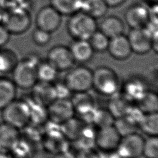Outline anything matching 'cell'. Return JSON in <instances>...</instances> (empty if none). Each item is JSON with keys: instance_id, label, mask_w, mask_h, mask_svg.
<instances>
[{"instance_id": "7a4b0ae2", "label": "cell", "mask_w": 158, "mask_h": 158, "mask_svg": "<svg viewBox=\"0 0 158 158\" xmlns=\"http://www.w3.org/2000/svg\"><path fill=\"white\" fill-rule=\"evenodd\" d=\"M96 20L80 10L71 15L67 22V30L74 40H88L98 30Z\"/></svg>"}, {"instance_id": "ba28073f", "label": "cell", "mask_w": 158, "mask_h": 158, "mask_svg": "<svg viewBox=\"0 0 158 158\" xmlns=\"http://www.w3.org/2000/svg\"><path fill=\"white\" fill-rule=\"evenodd\" d=\"M144 139L136 133L123 136L117 147L120 158H138L143 155Z\"/></svg>"}, {"instance_id": "e0dca14e", "label": "cell", "mask_w": 158, "mask_h": 158, "mask_svg": "<svg viewBox=\"0 0 158 158\" xmlns=\"http://www.w3.org/2000/svg\"><path fill=\"white\" fill-rule=\"evenodd\" d=\"M20 138L19 129L4 122L0 123V152L8 153Z\"/></svg>"}, {"instance_id": "d4e9b609", "label": "cell", "mask_w": 158, "mask_h": 158, "mask_svg": "<svg viewBox=\"0 0 158 158\" xmlns=\"http://www.w3.org/2000/svg\"><path fill=\"white\" fill-rule=\"evenodd\" d=\"M19 59L15 52L11 49H0V74L11 73Z\"/></svg>"}, {"instance_id": "2e32d148", "label": "cell", "mask_w": 158, "mask_h": 158, "mask_svg": "<svg viewBox=\"0 0 158 158\" xmlns=\"http://www.w3.org/2000/svg\"><path fill=\"white\" fill-rule=\"evenodd\" d=\"M36 84L32 88L33 101L43 106H49L56 99L54 85L49 83L41 82Z\"/></svg>"}, {"instance_id": "74e56055", "label": "cell", "mask_w": 158, "mask_h": 158, "mask_svg": "<svg viewBox=\"0 0 158 158\" xmlns=\"http://www.w3.org/2000/svg\"><path fill=\"white\" fill-rule=\"evenodd\" d=\"M10 37V33L2 23H0V48L5 46L7 43Z\"/></svg>"}, {"instance_id": "6da1fadb", "label": "cell", "mask_w": 158, "mask_h": 158, "mask_svg": "<svg viewBox=\"0 0 158 158\" xmlns=\"http://www.w3.org/2000/svg\"><path fill=\"white\" fill-rule=\"evenodd\" d=\"M1 23L10 34L19 35L29 29L31 24V17L24 7L13 5L3 11Z\"/></svg>"}, {"instance_id": "4dcf8cb0", "label": "cell", "mask_w": 158, "mask_h": 158, "mask_svg": "<svg viewBox=\"0 0 158 158\" xmlns=\"http://www.w3.org/2000/svg\"><path fill=\"white\" fill-rule=\"evenodd\" d=\"M110 39L98 29L92 35L88 40L94 52H102L108 48Z\"/></svg>"}, {"instance_id": "ee69618b", "label": "cell", "mask_w": 158, "mask_h": 158, "mask_svg": "<svg viewBox=\"0 0 158 158\" xmlns=\"http://www.w3.org/2000/svg\"><path fill=\"white\" fill-rule=\"evenodd\" d=\"M3 10L0 8V23H1L2 21V14H3Z\"/></svg>"}, {"instance_id": "cb8c5ba5", "label": "cell", "mask_w": 158, "mask_h": 158, "mask_svg": "<svg viewBox=\"0 0 158 158\" xmlns=\"http://www.w3.org/2000/svg\"><path fill=\"white\" fill-rule=\"evenodd\" d=\"M59 71L47 60L38 62L37 65V77L38 81L51 83L57 77Z\"/></svg>"}, {"instance_id": "e575fe53", "label": "cell", "mask_w": 158, "mask_h": 158, "mask_svg": "<svg viewBox=\"0 0 158 158\" xmlns=\"http://www.w3.org/2000/svg\"><path fill=\"white\" fill-rule=\"evenodd\" d=\"M143 155L146 158H157L158 156V139L157 136H150L144 140Z\"/></svg>"}, {"instance_id": "f546056e", "label": "cell", "mask_w": 158, "mask_h": 158, "mask_svg": "<svg viewBox=\"0 0 158 158\" xmlns=\"http://www.w3.org/2000/svg\"><path fill=\"white\" fill-rule=\"evenodd\" d=\"M130 107L128 100L125 97L115 96L110 102L109 111L114 118H119L126 114Z\"/></svg>"}, {"instance_id": "ffe728a7", "label": "cell", "mask_w": 158, "mask_h": 158, "mask_svg": "<svg viewBox=\"0 0 158 158\" xmlns=\"http://www.w3.org/2000/svg\"><path fill=\"white\" fill-rule=\"evenodd\" d=\"M71 102L74 110L81 115L96 109L94 98L88 91L75 93Z\"/></svg>"}, {"instance_id": "d6a6232c", "label": "cell", "mask_w": 158, "mask_h": 158, "mask_svg": "<svg viewBox=\"0 0 158 158\" xmlns=\"http://www.w3.org/2000/svg\"><path fill=\"white\" fill-rule=\"evenodd\" d=\"M30 153L28 143L21 138L14 144L8 152L11 158H28Z\"/></svg>"}, {"instance_id": "7bdbcfd3", "label": "cell", "mask_w": 158, "mask_h": 158, "mask_svg": "<svg viewBox=\"0 0 158 158\" xmlns=\"http://www.w3.org/2000/svg\"><path fill=\"white\" fill-rule=\"evenodd\" d=\"M12 1L17 3H23V2H25L28 1V0H12Z\"/></svg>"}, {"instance_id": "8992f818", "label": "cell", "mask_w": 158, "mask_h": 158, "mask_svg": "<svg viewBox=\"0 0 158 158\" xmlns=\"http://www.w3.org/2000/svg\"><path fill=\"white\" fill-rule=\"evenodd\" d=\"M133 52L143 55L157 48V31L152 32L147 27L131 28L127 36Z\"/></svg>"}, {"instance_id": "3957f363", "label": "cell", "mask_w": 158, "mask_h": 158, "mask_svg": "<svg viewBox=\"0 0 158 158\" xmlns=\"http://www.w3.org/2000/svg\"><path fill=\"white\" fill-rule=\"evenodd\" d=\"M38 62L32 57L19 60L12 71V80L17 88L24 89L32 88L37 82Z\"/></svg>"}, {"instance_id": "836d02e7", "label": "cell", "mask_w": 158, "mask_h": 158, "mask_svg": "<svg viewBox=\"0 0 158 158\" xmlns=\"http://www.w3.org/2000/svg\"><path fill=\"white\" fill-rule=\"evenodd\" d=\"M114 117L109 110L96 109L93 119V123L100 128L113 125Z\"/></svg>"}, {"instance_id": "60d3db41", "label": "cell", "mask_w": 158, "mask_h": 158, "mask_svg": "<svg viewBox=\"0 0 158 158\" xmlns=\"http://www.w3.org/2000/svg\"><path fill=\"white\" fill-rule=\"evenodd\" d=\"M56 158H77L72 152L64 151L59 152Z\"/></svg>"}, {"instance_id": "277c9868", "label": "cell", "mask_w": 158, "mask_h": 158, "mask_svg": "<svg viewBox=\"0 0 158 158\" xmlns=\"http://www.w3.org/2000/svg\"><path fill=\"white\" fill-rule=\"evenodd\" d=\"M119 86V77L109 67L99 66L93 71V87L99 93L112 96L117 93Z\"/></svg>"}, {"instance_id": "5b68a950", "label": "cell", "mask_w": 158, "mask_h": 158, "mask_svg": "<svg viewBox=\"0 0 158 158\" xmlns=\"http://www.w3.org/2000/svg\"><path fill=\"white\" fill-rule=\"evenodd\" d=\"M4 122L20 130L30 122V108L28 102L16 99L1 110Z\"/></svg>"}, {"instance_id": "f1b7e54d", "label": "cell", "mask_w": 158, "mask_h": 158, "mask_svg": "<svg viewBox=\"0 0 158 158\" xmlns=\"http://www.w3.org/2000/svg\"><path fill=\"white\" fill-rule=\"evenodd\" d=\"M138 125L145 133L150 136H157L158 132L157 112L144 114Z\"/></svg>"}, {"instance_id": "9a60e30c", "label": "cell", "mask_w": 158, "mask_h": 158, "mask_svg": "<svg viewBox=\"0 0 158 158\" xmlns=\"http://www.w3.org/2000/svg\"><path fill=\"white\" fill-rule=\"evenodd\" d=\"M69 48L75 62H86L93 58L95 52L89 41L85 40H74Z\"/></svg>"}, {"instance_id": "603a6c76", "label": "cell", "mask_w": 158, "mask_h": 158, "mask_svg": "<svg viewBox=\"0 0 158 158\" xmlns=\"http://www.w3.org/2000/svg\"><path fill=\"white\" fill-rule=\"evenodd\" d=\"M144 84L138 79H131L128 81L124 87V95L128 100L138 101L146 93Z\"/></svg>"}, {"instance_id": "4316f807", "label": "cell", "mask_w": 158, "mask_h": 158, "mask_svg": "<svg viewBox=\"0 0 158 158\" xmlns=\"http://www.w3.org/2000/svg\"><path fill=\"white\" fill-rule=\"evenodd\" d=\"M138 102V107L144 114L157 112L158 99L157 94L154 92L146 91Z\"/></svg>"}, {"instance_id": "7c38bea8", "label": "cell", "mask_w": 158, "mask_h": 158, "mask_svg": "<svg viewBox=\"0 0 158 158\" xmlns=\"http://www.w3.org/2000/svg\"><path fill=\"white\" fill-rule=\"evenodd\" d=\"M47 112L52 122L62 124L73 117L75 110L69 99H56L48 106Z\"/></svg>"}, {"instance_id": "b9f144b4", "label": "cell", "mask_w": 158, "mask_h": 158, "mask_svg": "<svg viewBox=\"0 0 158 158\" xmlns=\"http://www.w3.org/2000/svg\"><path fill=\"white\" fill-rule=\"evenodd\" d=\"M0 158H11L8 153L0 152Z\"/></svg>"}, {"instance_id": "44dd1931", "label": "cell", "mask_w": 158, "mask_h": 158, "mask_svg": "<svg viewBox=\"0 0 158 158\" xmlns=\"http://www.w3.org/2000/svg\"><path fill=\"white\" fill-rule=\"evenodd\" d=\"M109 8L104 0H83L81 10L96 20L104 17Z\"/></svg>"}, {"instance_id": "d6986e66", "label": "cell", "mask_w": 158, "mask_h": 158, "mask_svg": "<svg viewBox=\"0 0 158 158\" xmlns=\"http://www.w3.org/2000/svg\"><path fill=\"white\" fill-rule=\"evenodd\" d=\"M17 88L12 79L0 77V110L16 99Z\"/></svg>"}, {"instance_id": "1f68e13d", "label": "cell", "mask_w": 158, "mask_h": 158, "mask_svg": "<svg viewBox=\"0 0 158 158\" xmlns=\"http://www.w3.org/2000/svg\"><path fill=\"white\" fill-rule=\"evenodd\" d=\"M114 127L121 136H125L136 133L137 124L130 120L125 116L117 118L114 121Z\"/></svg>"}, {"instance_id": "9c48e42d", "label": "cell", "mask_w": 158, "mask_h": 158, "mask_svg": "<svg viewBox=\"0 0 158 158\" xmlns=\"http://www.w3.org/2000/svg\"><path fill=\"white\" fill-rule=\"evenodd\" d=\"M46 60L59 72L69 70L75 63L69 47L62 44L52 47L47 54Z\"/></svg>"}, {"instance_id": "4fadbf2b", "label": "cell", "mask_w": 158, "mask_h": 158, "mask_svg": "<svg viewBox=\"0 0 158 158\" xmlns=\"http://www.w3.org/2000/svg\"><path fill=\"white\" fill-rule=\"evenodd\" d=\"M120 137L114 125L101 128L96 135V145L102 150L111 151L117 148Z\"/></svg>"}, {"instance_id": "8fae6325", "label": "cell", "mask_w": 158, "mask_h": 158, "mask_svg": "<svg viewBox=\"0 0 158 158\" xmlns=\"http://www.w3.org/2000/svg\"><path fill=\"white\" fill-rule=\"evenodd\" d=\"M151 17L149 8L141 3L131 5L127 8L124 14L125 21L131 28L146 27L151 19Z\"/></svg>"}, {"instance_id": "d590c367", "label": "cell", "mask_w": 158, "mask_h": 158, "mask_svg": "<svg viewBox=\"0 0 158 158\" xmlns=\"http://www.w3.org/2000/svg\"><path fill=\"white\" fill-rule=\"evenodd\" d=\"M32 40L35 44L40 46L47 45L51 40V33L36 28L32 33Z\"/></svg>"}, {"instance_id": "484cf974", "label": "cell", "mask_w": 158, "mask_h": 158, "mask_svg": "<svg viewBox=\"0 0 158 158\" xmlns=\"http://www.w3.org/2000/svg\"><path fill=\"white\" fill-rule=\"evenodd\" d=\"M84 127L82 122L72 117L61 124L60 131L64 136L75 140L80 136Z\"/></svg>"}, {"instance_id": "ac0fdd59", "label": "cell", "mask_w": 158, "mask_h": 158, "mask_svg": "<svg viewBox=\"0 0 158 158\" xmlns=\"http://www.w3.org/2000/svg\"><path fill=\"white\" fill-rule=\"evenodd\" d=\"M99 30L106 35L109 39L122 35L125 30L123 21L114 15L104 17L99 25Z\"/></svg>"}, {"instance_id": "30bf717a", "label": "cell", "mask_w": 158, "mask_h": 158, "mask_svg": "<svg viewBox=\"0 0 158 158\" xmlns=\"http://www.w3.org/2000/svg\"><path fill=\"white\" fill-rule=\"evenodd\" d=\"M62 16L51 5L45 6L41 8L36 14V28L52 33L59 28L62 22Z\"/></svg>"}, {"instance_id": "83f0119b", "label": "cell", "mask_w": 158, "mask_h": 158, "mask_svg": "<svg viewBox=\"0 0 158 158\" xmlns=\"http://www.w3.org/2000/svg\"><path fill=\"white\" fill-rule=\"evenodd\" d=\"M96 135L91 128L85 127L80 136L75 140L77 148L81 151L90 150L96 144Z\"/></svg>"}, {"instance_id": "52a82bcc", "label": "cell", "mask_w": 158, "mask_h": 158, "mask_svg": "<svg viewBox=\"0 0 158 158\" xmlns=\"http://www.w3.org/2000/svg\"><path fill=\"white\" fill-rule=\"evenodd\" d=\"M64 82L71 92L88 91L93 87V70L84 65L73 67L68 70Z\"/></svg>"}, {"instance_id": "ab89813d", "label": "cell", "mask_w": 158, "mask_h": 158, "mask_svg": "<svg viewBox=\"0 0 158 158\" xmlns=\"http://www.w3.org/2000/svg\"><path fill=\"white\" fill-rule=\"evenodd\" d=\"M109 7H115L122 5L127 0H104Z\"/></svg>"}, {"instance_id": "7402d4cb", "label": "cell", "mask_w": 158, "mask_h": 158, "mask_svg": "<svg viewBox=\"0 0 158 158\" xmlns=\"http://www.w3.org/2000/svg\"><path fill=\"white\" fill-rule=\"evenodd\" d=\"M83 0H50V5L62 15H71L81 10Z\"/></svg>"}, {"instance_id": "8d00e7d4", "label": "cell", "mask_w": 158, "mask_h": 158, "mask_svg": "<svg viewBox=\"0 0 158 158\" xmlns=\"http://www.w3.org/2000/svg\"><path fill=\"white\" fill-rule=\"evenodd\" d=\"M54 88L56 99H68L71 91L69 89L64 82L54 85Z\"/></svg>"}, {"instance_id": "f35d334b", "label": "cell", "mask_w": 158, "mask_h": 158, "mask_svg": "<svg viewBox=\"0 0 158 158\" xmlns=\"http://www.w3.org/2000/svg\"><path fill=\"white\" fill-rule=\"evenodd\" d=\"M78 158H99V156L91 152V149L84 150L81 151V154Z\"/></svg>"}, {"instance_id": "5bb4252c", "label": "cell", "mask_w": 158, "mask_h": 158, "mask_svg": "<svg viewBox=\"0 0 158 158\" xmlns=\"http://www.w3.org/2000/svg\"><path fill=\"white\" fill-rule=\"evenodd\" d=\"M107 51L114 59L118 60L127 59L133 52L128 38L123 34L110 38Z\"/></svg>"}]
</instances>
